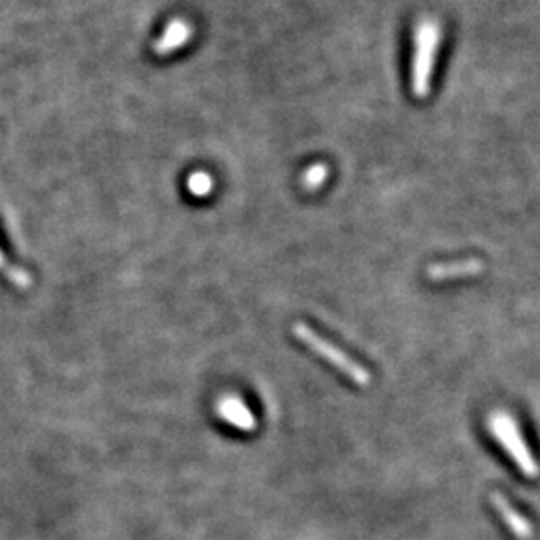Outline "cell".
Wrapping results in <instances>:
<instances>
[{"label": "cell", "mask_w": 540, "mask_h": 540, "mask_svg": "<svg viewBox=\"0 0 540 540\" xmlns=\"http://www.w3.org/2000/svg\"><path fill=\"white\" fill-rule=\"evenodd\" d=\"M482 270L479 261H463L455 264H434L428 269L430 280H450L460 277H473Z\"/></svg>", "instance_id": "7"}, {"label": "cell", "mask_w": 540, "mask_h": 540, "mask_svg": "<svg viewBox=\"0 0 540 540\" xmlns=\"http://www.w3.org/2000/svg\"><path fill=\"white\" fill-rule=\"evenodd\" d=\"M0 270H3L14 285H19V286H28L30 285V278H28L27 272L20 270V269H14V266L6 262V258L3 256V253H0Z\"/></svg>", "instance_id": "9"}, {"label": "cell", "mask_w": 540, "mask_h": 540, "mask_svg": "<svg viewBox=\"0 0 540 540\" xmlns=\"http://www.w3.org/2000/svg\"><path fill=\"white\" fill-rule=\"evenodd\" d=\"M218 414H221L226 422H231L232 427H237L240 430H253L256 427L254 414L250 412L248 406L237 396L223 398V401L218 403Z\"/></svg>", "instance_id": "4"}, {"label": "cell", "mask_w": 540, "mask_h": 540, "mask_svg": "<svg viewBox=\"0 0 540 540\" xmlns=\"http://www.w3.org/2000/svg\"><path fill=\"white\" fill-rule=\"evenodd\" d=\"M293 333L296 339H299L302 344H307L310 350H315L318 356H323L326 363H331L334 369H339L342 374H347L352 382H356V385H360V387L371 385L372 377L363 364L356 363L355 358H350L347 352H342L339 347H334L333 342L325 340L323 336L312 331L309 325L296 323L293 326Z\"/></svg>", "instance_id": "2"}, {"label": "cell", "mask_w": 540, "mask_h": 540, "mask_svg": "<svg viewBox=\"0 0 540 540\" xmlns=\"http://www.w3.org/2000/svg\"><path fill=\"white\" fill-rule=\"evenodd\" d=\"M326 175H328L326 167H323V164H315V167L304 172V186H307V189H318V186L325 183Z\"/></svg>", "instance_id": "10"}, {"label": "cell", "mask_w": 540, "mask_h": 540, "mask_svg": "<svg viewBox=\"0 0 540 540\" xmlns=\"http://www.w3.org/2000/svg\"><path fill=\"white\" fill-rule=\"evenodd\" d=\"M489 428H490L492 436H495L497 441L505 446L508 457H511L516 463V466L520 468V473L524 476H528V479H536L540 473L538 465H536L535 457H532V452L528 450L527 442H524L519 425H516L511 414L505 411L490 412Z\"/></svg>", "instance_id": "3"}, {"label": "cell", "mask_w": 540, "mask_h": 540, "mask_svg": "<svg viewBox=\"0 0 540 540\" xmlns=\"http://www.w3.org/2000/svg\"><path fill=\"white\" fill-rule=\"evenodd\" d=\"M191 33H192V30H191L189 25H186L184 20H180V19L172 20L170 25H168V28L164 30V35L160 36V41L154 44V52L159 54V57H164V54H170L172 51L180 49V46H183L186 41H189Z\"/></svg>", "instance_id": "6"}, {"label": "cell", "mask_w": 540, "mask_h": 540, "mask_svg": "<svg viewBox=\"0 0 540 540\" xmlns=\"http://www.w3.org/2000/svg\"><path fill=\"white\" fill-rule=\"evenodd\" d=\"M441 43V27L433 19H425L414 30V57H412V92L427 97L433 78V65Z\"/></svg>", "instance_id": "1"}, {"label": "cell", "mask_w": 540, "mask_h": 540, "mask_svg": "<svg viewBox=\"0 0 540 540\" xmlns=\"http://www.w3.org/2000/svg\"><path fill=\"white\" fill-rule=\"evenodd\" d=\"M189 189L197 197H205L213 189V178H210L207 172H197V175H191L189 178Z\"/></svg>", "instance_id": "8"}, {"label": "cell", "mask_w": 540, "mask_h": 540, "mask_svg": "<svg viewBox=\"0 0 540 540\" xmlns=\"http://www.w3.org/2000/svg\"><path fill=\"white\" fill-rule=\"evenodd\" d=\"M490 503L492 506L497 508V513L500 514V519L505 520V524L508 528H511V532L514 536H519L522 540H528L532 536V527L530 522L524 519V516H520L519 513L514 511V508L511 506V503L503 497L498 495V492H495V495L490 497Z\"/></svg>", "instance_id": "5"}]
</instances>
